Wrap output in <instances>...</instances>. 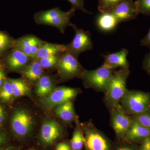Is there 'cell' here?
Returning a JSON list of instances; mask_svg holds the SVG:
<instances>
[{"instance_id":"27","label":"cell","mask_w":150,"mask_h":150,"mask_svg":"<svg viewBox=\"0 0 150 150\" xmlns=\"http://www.w3.org/2000/svg\"><path fill=\"white\" fill-rule=\"evenodd\" d=\"M60 56H59V55H53L44 57L38 60L42 68L48 69L57 64L60 59Z\"/></svg>"},{"instance_id":"12","label":"cell","mask_w":150,"mask_h":150,"mask_svg":"<svg viewBox=\"0 0 150 150\" xmlns=\"http://www.w3.org/2000/svg\"><path fill=\"white\" fill-rule=\"evenodd\" d=\"M63 130L56 121L48 120L43 123L40 135V142L44 146H50L62 136Z\"/></svg>"},{"instance_id":"24","label":"cell","mask_w":150,"mask_h":150,"mask_svg":"<svg viewBox=\"0 0 150 150\" xmlns=\"http://www.w3.org/2000/svg\"><path fill=\"white\" fill-rule=\"evenodd\" d=\"M122 0H98V8L100 13L110 12Z\"/></svg>"},{"instance_id":"9","label":"cell","mask_w":150,"mask_h":150,"mask_svg":"<svg viewBox=\"0 0 150 150\" xmlns=\"http://www.w3.org/2000/svg\"><path fill=\"white\" fill-rule=\"evenodd\" d=\"M111 121L115 134L118 137L123 138L132 125L133 119L118 104L111 109Z\"/></svg>"},{"instance_id":"34","label":"cell","mask_w":150,"mask_h":150,"mask_svg":"<svg viewBox=\"0 0 150 150\" xmlns=\"http://www.w3.org/2000/svg\"><path fill=\"white\" fill-rule=\"evenodd\" d=\"M55 150H72L70 146L67 142H61L56 145Z\"/></svg>"},{"instance_id":"11","label":"cell","mask_w":150,"mask_h":150,"mask_svg":"<svg viewBox=\"0 0 150 150\" xmlns=\"http://www.w3.org/2000/svg\"><path fill=\"white\" fill-rule=\"evenodd\" d=\"M110 12L117 19L118 23L135 19L139 14L133 0H122Z\"/></svg>"},{"instance_id":"15","label":"cell","mask_w":150,"mask_h":150,"mask_svg":"<svg viewBox=\"0 0 150 150\" xmlns=\"http://www.w3.org/2000/svg\"><path fill=\"white\" fill-rule=\"evenodd\" d=\"M150 138V131L133 120V123L123 138L131 143H142Z\"/></svg>"},{"instance_id":"17","label":"cell","mask_w":150,"mask_h":150,"mask_svg":"<svg viewBox=\"0 0 150 150\" xmlns=\"http://www.w3.org/2000/svg\"><path fill=\"white\" fill-rule=\"evenodd\" d=\"M68 50L67 45L44 42L39 47L35 59H39L53 55L62 54Z\"/></svg>"},{"instance_id":"29","label":"cell","mask_w":150,"mask_h":150,"mask_svg":"<svg viewBox=\"0 0 150 150\" xmlns=\"http://www.w3.org/2000/svg\"><path fill=\"white\" fill-rule=\"evenodd\" d=\"M13 43L12 40L7 34L0 31V53L9 48Z\"/></svg>"},{"instance_id":"41","label":"cell","mask_w":150,"mask_h":150,"mask_svg":"<svg viewBox=\"0 0 150 150\" xmlns=\"http://www.w3.org/2000/svg\"><path fill=\"white\" fill-rule=\"evenodd\" d=\"M36 150L32 149V150Z\"/></svg>"},{"instance_id":"14","label":"cell","mask_w":150,"mask_h":150,"mask_svg":"<svg viewBox=\"0 0 150 150\" xmlns=\"http://www.w3.org/2000/svg\"><path fill=\"white\" fill-rule=\"evenodd\" d=\"M128 54V50L123 48L116 53L104 55V62L102 66L111 69L115 70L118 67L129 69V63L127 60Z\"/></svg>"},{"instance_id":"30","label":"cell","mask_w":150,"mask_h":150,"mask_svg":"<svg viewBox=\"0 0 150 150\" xmlns=\"http://www.w3.org/2000/svg\"><path fill=\"white\" fill-rule=\"evenodd\" d=\"M67 1L71 3L72 5L71 8L75 10V11L76 10H79L85 13H91L84 7L83 0H67Z\"/></svg>"},{"instance_id":"3","label":"cell","mask_w":150,"mask_h":150,"mask_svg":"<svg viewBox=\"0 0 150 150\" xmlns=\"http://www.w3.org/2000/svg\"><path fill=\"white\" fill-rule=\"evenodd\" d=\"M121 102L127 114H139L150 110V93L127 90Z\"/></svg>"},{"instance_id":"36","label":"cell","mask_w":150,"mask_h":150,"mask_svg":"<svg viewBox=\"0 0 150 150\" xmlns=\"http://www.w3.org/2000/svg\"><path fill=\"white\" fill-rule=\"evenodd\" d=\"M5 118L4 110L1 105H0V123H2Z\"/></svg>"},{"instance_id":"35","label":"cell","mask_w":150,"mask_h":150,"mask_svg":"<svg viewBox=\"0 0 150 150\" xmlns=\"http://www.w3.org/2000/svg\"><path fill=\"white\" fill-rule=\"evenodd\" d=\"M5 81V75L4 73L2 70H0V89L2 86Z\"/></svg>"},{"instance_id":"33","label":"cell","mask_w":150,"mask_h":150,"mask_svg":"<svg viewBox=\"0 0 150 150\" xmlns=\"http://www.w3.org/2000/svg\"><path fill=\"white\" fill-rule=\"evenodd\" d=\"M138 150H150V138H148L141 143Z\"/></svg>"},{"instance_id":"13","label":"cell","mask_w":150,"mask_h":150,"mask_svg":"<svg viewBox=\"0 0 150 150\" xmlns=\"http://www.w3.org/2000/svg\"><path fill=\"white\" fill-rule=\"evenodd\" d=\"M44 42L33 35H27L14 42L13 46L15 49L21 51L33 59H35L39 47Z\"/></svg>"},{"instance_id":"8","label":"cell","mask_w":150,"mask_h":150,"mask_svg":"<svg viewBox=\"0 0 150 150\" xmlns=\"http://www.w3.org/2000/svg\"><path fill=\"white\" fill-rule=\"evenodd\" d=\"M33 125L32 117L26 110L18 109L14 112L11 121V126L16 136L26 137L31 131Z\"/></svg>"},{"instance_id":"19","label":"cell","mask_w":150,"mask_h":150,"mask_svg":"<svg viewBox=\"0 0 150 150\" xmlns=\"http://www.w3.org/2000/svg\"><path fill=\"white\" fill-rule=\"evenodd\" d=\"M43 69L37 59L33 61L23 72L24 77L30 82L38 81L42 76Z\"/></svg>"},{"instance_id":"18","label":"cell","mask_w":150,"mask_h":150,"mask_svg":"<svg viewBox=\"0 0 150 150\" xmlns=\"http://www.w3.org/2000/svg\"><path fill=\"white\" fill-rule=\"evenodd\" d=\"M118 24L115 16L110 12L100 13L97 19V24L99 29L104 31H110Z\"/></svg>"},{"instance_id":"16","label":"cell","mask_w":150,"mask_h":150,"mask_svg":"<svg viewBox=\"0 0 150 150\" xmlns=\"http://www.w3.org/2000/svg\"><path fill=\"white\" fill-rule=\"evenodd\" d=\"M31 59H33L29 56L14 48L8 56L6 62L11 70L17 71L26 66Z\"/></svg>"},{"instance_id":"6","label":"cell","mask_w":150,"mask_h":150,"mask_svg":"<svg viewBox=\"0 0 150 150\" xmlns=\"http://www.w3.org/2000/svg\"><path fill=\"white\" fill-rule=\"evenodd\" d=\"M71 27L75 30V36L72 42L67 45L68 51L78 57L80 54L91 50L93 47L91 35L88 31L78 29L72 23Z\"/></svg>"},{"instance_id":"20","label":"cell","mask_w":150,"mask_h":150,"mask_svg":"<svg viewBox=\"0 0 150 150\" xmlns=\"http://www.w3.org/2000/svg\"><path fill=\"white\" fill-rule=\"evenodd\" d=\"M55 112L56 115L66 122L73 121L75 117L74 106L71 100L57 106Z\"/></svg>"},{"instance_id":"40","label":"cell","mask_w":150,"mask_h":150,"mask_svg":"<svg viewBox=\"0 0 150 150\" xmlns=\"http://www.w3.org/2000/svg\"><path fill=\"white\" fill-rule=\"evenodd\" d=\"M1 63H0V70H1Z\"/></svg>"},{"instance_id":"5","label":"cell","mask_w":150,"mask_h":150,"mask_svg":"<svg viewBox=\"0 0 150 150\" xmlns=\"http://www.w3.org/2000/svg\"><path fill=\"white\" fill-rule=\"evenodd\" d=\"M57 67L60 75L65 79L80 76L85 70L78 62L77 57L68 50L60 56Z\"/></svg>"},{"instance_id":"25","label":"cell","mask_w":150,"mask_h":150,"mask_svg":"<svg viewBox=\"0 0 150 150\" xmlns=\"http://www.w3.org/2000/svg\"><path fill=\"white\" fill-rule=\"evenodd\" d=\"M13 92L10 81H5L0 89V98L4 101H7L13 96Z\"/></svg>"},{"instance_id":"4","label":"cell","mask_w":150,"mask_h":150,"mask_svg":"<svg viewBox=\"0 0 150 150\" xmlns=\"http://www.w3.org/2000/svg\"><path fill=\"white\" fill-rule=\"evenodd\" d=\"M114 71L102 66L95 70H85L79 76L86 86L105 91Z\"/></svg>"},{"instance_id":"26","label":"cell","mask_w":150,"mask_h":150,"mask_svg":"<svg viewBox=\"0 0 150 150\" xmlns=\"http://www.w3.org/2000/svg\"><path fill=\"white\" fill-rule=\"evenodd\" d=\"M133 119L150 131V110L134 115Z\"/></svg>"},{"instance_id":"28","label":"cell","mask_w":150,"mask_h":150,"mask_svg":"<svg viewBox=\"0 0 150 150\" xmlns=\"http://www.w3.org/2000/svg\"><path fill=\"white\" fill-rule=\"evenodd\" d=\"M135 3L139 13L150 16V0H136Z\"/></svg>"},{"instance_id":"37","label":"cell","mask_w":150,"mask_h":150,"mask_svg":"<svg viewBox=\"0 0 150 150\" xmlns=\"http://www.w3.org/2000/svg\"><path fill=\"white\" fill-rule=\"evenodd\" d=\"M138 148L134 146H122L118 148L116 150H138Z\"/></svg>"},{"instance_id":"1","label":"cell","mask_w":150,"mask_h":150,"mask_svg":"<svg viewBox=\"0 0 150 150\" xmlns=\"http://www.w3.org/2000/svg\"><path fill=\"white\" fill-rule=\"evenodd\" d=\"M75 10L71 8L68 11H63L59 8L56 7L40 11L35 13L34 19L37 24L46 25L55 27L64 33L68 26H71V18L74 15Z\"/></svg>"},{"instance_id":"23","label":"cell","mask_w":150,"mask_h":150,"mask_svg":"<svg viewBox=\"0 0 150 150\" xmlns=\"http://www.w3.org/2000/svg\"><path fill=\"white\" fill-rule=\"evenodd\" d=\"M83 145V134L80 129L77 128L71 140V147L72 150H82Z\"/></svg>"},{"instance_id":"38","label":"cell","mask_w":150,"mask_h":150,"mask_svg":"<svg viewBox=\"0 0 150 150\" xmlns=\"http://www.w3.org/2000/svg\"><path fill=\"white\" fill-rule=\"evenodd\" d=\"M6 138L4 134L0 133V146H1L6 143Z\"/></svg>"},{"instance_id":"21","label":"cell","mask_w":150,"mask_h":150,"mask_svg":"<svg viewBox=\"0 0 150 150\" xmlns=\"http://www.w3.org/2000/svg\"><path fill=\"white\" fill-rule=\"evenodd\" d=\"M53 80L48 76H41L38 81L35 93L38 96L42 97L48 95L53 91Z\"/></svg>"},{"instance_id":"10","label":"cell","mask_w":150,"mask_h":150,"mask_svg":"<svg viewBox=\"0 0 150 150\" xmlns=\"http://www.w3.org/2000/svg\"><path fill=\"white\" fill-rule=\"evenodd\" d=\"M79 93L77 89L60 87L53 90L44 99V105L48 108L57 106L70 101Z\"/></svg>"},{"instance_id":"2","label":"cell","mask_w":150,"mask_h":150,"mask_svg":"<svg viewBox=\"0 0 150 150\" xmlns=\"http://www.w3.org/2000/svg\"><path fill=\"white\" fill-rule=\"evenodd\" d=\"M130 73L129 69H122L113 72L105 91V100L111 108L119 104L124 96Z\"/></svg>"},{"instance_id":"22","label":"cell","mask_w":150,"mask_h":150,"mask_svg":"<svg viewBox=\"0 0 150 150\" xmlns=\"http://www.w3.org/2000/svg\"><path fill=\"white\" fill-rule=\"evenodd\" d=\"M10 82L13 96L18 97L26 95L29 92V89L26 83L20 79H12Z\"/></svg>"},{"instance_id":"32","label":"cell","mask_w":150,"mask_h":150,"mask_svg":"<svg viewBox=\"0 0 150 150\" xmlns=\"http://www.w3.org/2000/svg\"><path fill=\"white\" fill-rule=\"evenodd\" d=\"M141 45L148 47L150 51V28L147 35L141 40Z\"/></svg>"},{"instance_id":"7","label":"cell","mask_w":150,"mask_h":150,"mask_svg":"<svg viewBox=\"0 0 150 150\" xmlns=\"http://www.w3.org/2000/svg\"><path fill=\"white\" fill-rule=\"evenodd\" d=\"M83 142L86 150L110 149V145L107 139L92 125L86 126Z\"/></svg>"},{"instance_id":"31","label":"cell","mask_w":150,"mask_h":150,"mask_svg":"<svg viewBox=\"0 0 150 150\" xmlns=\"http://www.w3.org/2000/svg\"><path fill=\"white\" fill-rule=\"evenodd\" d=\"M143 68L150 75V51L146 54L143 62Z\"/></svg>"},{"instance_id":"39","label":"cell","mask_w":150,"mask_h":150,"mask_svg":"<svg viewBox=\"0 0 150 150\" xmlns=\"http://www.w3.org/2000/svg\"><path fill=\"white\" fill-rule=\"evenodd\" d=\"M1 150H17L16 149H14V148L11 147H8L6 148V149H3Z\"/></svg>"}]
</instances>
